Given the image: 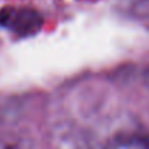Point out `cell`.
Wrapping results in <instances>:
<instances>
[{
	"label": "cell",
	"instance_id": "1",
	"mask_svg": "<svg viewBox=\"0 0 149 149\" xmlns=\"http://www.w3.org/2000/svg\"><path fill=\"white\" fill-rule=\"evenodd\" d=\"M42 25V16L26 7H3L0 10V26L17 35L36 33Z\"/></svg>",
	"mask_w": 149,
	"mask_h": 149
},
{
	"label": "cell",
	"instance_id": "3",
	"mask_svg": "<svg viewBox=\"0 0 149 149\" xmlns=\"http://www.w3.org/2000/svg\"><path fill=\"white\" fill-rule=\"evenodd\" d=\"M103 149H149V135L120 133L109 139Z\"/></svg>",
	"mask_w": 149,
	"mask_h": 149
},
{
	"label": "cell",
	"instance_id": "6",
	"mask_svg": "<svg viewBox=\"0 0 149 149\" xmlns=\"http://www.w3.org/2000/svg\"><path fill=\"white\" fill-rule=\"evenodd\" d=\"M143 81H145V84H146V87L149 88V67L146 68V71L143 72Z\"/></svg>",
	"mask_w": 149,
	"mask_h": 149
},
{
	"label": "cell",
	"instance_id": "5",
	"mask_svg": "<svg viewBox=\"0 0 149 149\" xmlns=\"http://www.w3.org/2000/svg\"><path fill=\"white\" fill-rule=\"evenodd\" d=\"M129 12L139 17H149V0H133L129 4Z\"/></svg>",
	"mask_w": 149,
	"mask_h": 149
},
{
	"label": "cell",
	"instance_id": "4",
	"mask_svg": "<svg viewBox=\"0 0 149 149\" xmlns=\"http://www.w3.org/2000/svg\"><path fill=\"white\" fill-rule=\"evenodd\" d=\"M0 149H32L28 141L13 138V136H6L0 138Z\"/></svg>",
	"mask_w": 149,
	"mask_h": 149
},
{
	"label": "cell",
	"instance_id": "2",
	"mask_svg": "<svg viewBox=\"0 0 149 149\" xmlns=\"http://www.w3.org/2000/svg\"><path fill=\"white\" fill-rule=\"evenodd\" d=\"M52 142L56 149H90L83 135L68 126H59L52 133Z\"/></svg>",
	"mask_w": 149,
	"mask_h": 149
}]
</instances>
